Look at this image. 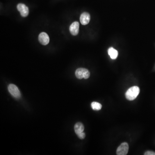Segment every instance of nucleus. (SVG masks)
I'll use <instances>...</instances> for the list:
<instances>
[{
	"mask_svg": "<svg viewBox=\"0 0 155 155\" xmlns=\"http://www.w3.org/2000/svg\"><path fill=\"white\" fill-rule=\"evenodd\" d=\"M145 155H155V152H153V151H148L147 152H145L144 154Z\"/></svg>",
	"mask_w": 155,
	"mask_h": 155,
	"instance_id": "nucleus-13",
	"label": "nucleus"
},
{
	"mask_svg": "<svg viewBox=\"0 0 155 155\" xmlns=\"http://www.w3.org/2000/svg\"><path fill=\"white\" fill-rule=\"evenodd\" d=\"M77 136L79 137V138L80 139H84L85 137V133L84 132H83L79 134Z\"/></svg>",
	"mask_w": 155,
	"mask_h": 155,
	"instance_id": "nucleus-12",
	"label": "nucleus"
},
{
	"mask_svg": "<svg viewBox=\"0 0 155 155\" xmlns=\"http://www.w3.org/2000/svg\"><path fill=\"white\" fill-rule=\"evenodd\" d=\"M74 130H75L76 134L77 135H79V134L84 131V125L81 123L77 122L75 126H74Z\"/></svg>",
	"mask_w": 155,
	"mask_h": 155,
	"instance_id": "nucleus-9",
	"label": "nucleus"
},
{
	"mask_svg": "<svg viewBox=\"0 0 155 155\" xmlns=\"http://www.w3.org/2000/svg\"><path fill=\"white\" fill-rule=\"evenodd\" d=\"M76 77L78 79H88L90 76V73L87 69L85 68H79L75 72Z\"/></svg>",
	"mask_w": 155,
	"mask_h": 155,
	"instance_id": "nucleus-2",
	"label": "nucleus"
},
{
	"mask_svg": "<svg viewBox=\"0 0 155 155\" xmlns=\"http://www.w3.org/2000/svg\"><path fill=\"white\" fill-rule=\"evenodd\" d=\"M38 40L41 44L43 45H46L48 44L50 42V38L46 33L42 32L39 34Z\"/></svg>",
	"mask_w": 155,
	"mask_h": 155,
	"instance_id": "nucleus-6",
	"label": "nucleus"
},
{
	"mask_svg": "<svg viewBox=\"0 0 155 155\" xmlns=\"http://www.w3.org/2000/svg\"><path fill=\"white\" fill-rule=\"evenodd\" d=\"M79 28V24L78 22H73L70 27V31L72 35L76 36L78 35Z\"/></svg>",
	"mask_w": 155,
	"mask_h": 155,
	"instance_id": "nucleus-7",
	"label": "nucleus"
},
{
	"mask_svg": "<svg viewBox=\"0 0 155 155\" xmlns=\"http://www.w3.org/2000/svg\"><path fill=\"white\" fill-rule=\"evenodd\" d=\"M8 90L10 93L16 98H19L21 97V94L18 88L13 84H10L8 86Z\"/></svg>",
	"mask_w": 155,
	"mask_h": 155,
	"instance_id": "nucleus-3",
	"label": "nucleus"
},
{
	"mask_svg": "<svg viewBox=\"0 0 155 155\" xmlns=\"http://www.w3.org/2000/svg\"><path fill=\"white\" fill-rule=\"evenodd\" d=\"M129 150V146L126 142L122 143L117 148L116 154L118 155H126Z\"/></svg>",
	"mask_w": 155,
	"mask_h": 155,
	"instance_id": "nucleus-4",
	"label": "nucleus"
},
{
	"mask_svg": "<svg viewBox=\"0 0 155 155\" xmlns=\"http://www.w3.org/2000/svg\"><path fill=\"white\" fill-rule=\"evenodd\" d=\"M140 88L137 86H133L128 89L125 93V97L127 100L132 101L137 98L140 93Z\"/></svg>",
	"mask_w": 155,
	"mask_h": 155,
	"instance_id": "nucleus-1",
	"label": "nucleus"
},
{
	"mask_svg": "<svg viewBox=\"0 0 155 155\" xmlns=\"http://www.w3.org/2000/svg\"><path fill=\"white\" fill-rule=\"evenodd\" d=\"M90 19V16L89 13L87 12L83 13L81 15L80 22L83 25H86L88 24Z\"/></svg>",
	"mask_w": 155,
	"mask_h": 155,
	"instance_id": "nucleus-8",
	"label": "nucleus"
},
{
	"mask_svg": "<svg viewBox=\"0 0 155 155\" xmlns=\"http://www.w3.org/2000/svg\"><path fill=\"white\" fill-rule=\"evenodd\" d=\"M108 54L111 56V59L115 60L117 58L118 56V52L117 50L113 47H111L108 49Z\"/></svg>",
	"mask_w": 155,
	"mask_h": 155,
	"instance_id": "nucleus-10",
	"label": "nucleus"
},
{
	"mask_svg": "<svg viewBox=\"0 0 155 155\" xmlns=\"http://www.w3.org/2000/svg\"><path fill=\"white\" fill-rule=\"evenodd\" d=\"M91 106L94 111H100L102 108V106L98 102H93L91 103Z\"/></svg>",
	"mask_w": 155,
	"mask_h": 155,
	"instance_id": "nucleus-11",
	"label": "nucleus"
},
{
	"mask_svg": "<svg viewBox=\"0 0 155 155\" xmlns=\"http://www.w3.org/2000/svg\"><path fill=\"white\" fill-rule=\"evenodd\" d=\"M18 10L20 12L21 16L22 17H27L29 14V9L28 7L23 3H19L17 6Z\"/></svg>",
	"mask_w": 155,
	"mask_h": 155,
	"instance_id": "nucleus-5",
	"label": "nucleus"
}]
</instances>
